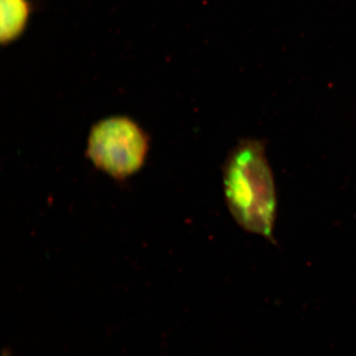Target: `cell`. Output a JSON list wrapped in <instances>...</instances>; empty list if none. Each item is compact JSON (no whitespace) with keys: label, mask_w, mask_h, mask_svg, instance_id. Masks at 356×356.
Here are the masks:
<instances>
[{"label":"cell","mask_w":356,"mask_h":356,"mask_svg":"<svg viewBox=\"0 0 356 356\" xmlns=\"http://www.w3.org/2000/svg\"><path fill=\"white\" fill-rule=\"evenodd\" d=\"M222 185L229 213L238 226L275 242L277 191L264 140L247 138L231 149L222 165Z\"/></svg>","instance_id":"1"},{"label":"cell","mask_w":356,"mask_h":356,"mask_svg":"<svg viewBox=\"0 0 356 356\" xmlns=\"http://www.w3.org/2000/svg\"><path fill=\"white\" fill-rule=\"evenodd\" d=\"M149 149L145 131L130 118L117 116L93 126L86 154L96 168L114 179L123 180L144 166Z\"/></svg>","instance_id":"2"},{"label":"cell","mask_w":356,"mask_h":356,"mask_svg":"<svg viewBox=\"0 0 356 356\" xmlns=\"http://www.w3.org/2000/svg\"><path fill=\"white\" fill-rule=\"evenodd\" d=\"M29 17L27 0H0V44L15 39Z\"/></svg>","instance_id":"3"}]
</instances>
